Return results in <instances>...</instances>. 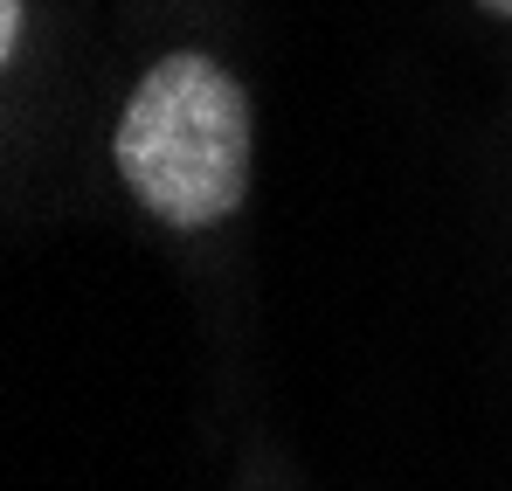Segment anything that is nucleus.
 I'll return each instance as SVG.
<instances>
[{
    "label": "nucleus",
    "mask_w": 512,
    "mask_h": 491,
    "mask_svg": "<svg viewBox=\"0 0 512 491\" xmlns=\"http://www.w3.org/2000/svg\"><path fill=\"white\" fill-rule=\"evenodd\" d=\"M478 7H485V14H506V21H512V0H478Z\"/></svg>",
    "instance_id": "7ed1b4c3"
},
{
    "label": "nucleus",
    "mask_w": 512,
    "mask_h": 491,
    "mask_svg": "<svg viewBox=\"0 0 512 491\" xmlns=\"http://www.w3.org/2000/svg\"><path fill=\"white\" fill-rule=\"evenodd\" d=\"M111 160L167 229H215L250 194V97L201 49L160 56L118 111Z\"/></svg>",
    "instance_id": "f257e3e1"
},
{
    "label": "nucleus",
    "mask_w": 512,
    "mask_h": 491,
    "mask_svg": "<svg viewBox=\"0 0 512 491\" xmlns=\"http://www.w3.org/2000/svg\"><path fill=\"white\" fill-rule=\"evenodd\" d=\"M21 49V0H0V56Z\"/></svg>",
    "instance_id": "f03ea898"
}]
</instances>
